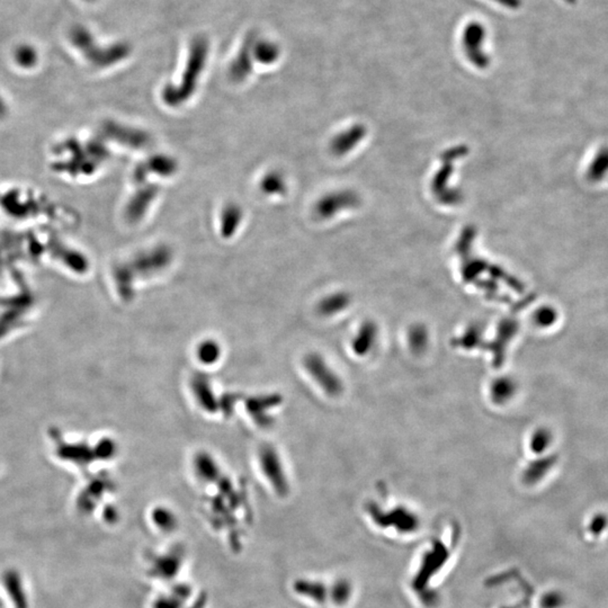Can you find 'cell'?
Segmentation results:
<instances>
[{
    "label": "cell",
    "mask_w": 608,
    "mask_h": 608,
    "mask_svg": "<svg viewBox=\"0 0 608 608\" xmlns=\"http://www.w3.org/2000/svg\"><path fill=\"white\" fill-rule=\"evenodd\" d=\"M193 464H194L195 472L204 481H214L218 479L220 474L219 465L210 453H198L195 455Z\"/></svg>",
    "instance_id": "cell-14"
},
{
    "label": "cell",
    "mask_w": 608,
    "mask_h": 608,
    "mask_svg": "<svg viewBox=\"0 0 608 608\" xmlns=\"http://www.w3.org/2000/svg\"><path fill=\"white\" fill-rule=\"evenodd\" d=\"M207 54L209 42L207 39L196 37L191 45V53L182 81L178 85H168L162 92V99L168 106L177 107L183 105V103L192 96L207 63Z\"/></svg>",
    "instance_id": "cell-1"
},
{
    "label": "cell",
    "mask_w": 608,
    "mask_h": 608,
    "mask_svg": "<svg viewBox=\"0 0 608 608\" xmlns=\"http://www.w3.org/2000/svg\"><path fill=\"white\" fill-rule=\"evenodd\" d=\"M144 164L147 166L148 171H153L155 174L160 175L162 177L173 176L178 169L176 160L165 155L150 157V159Z\"/></svg>",
    "instance_id": "cell-17"
},
{
    "label": "cell",
    "mask_w": 608,
    "mask_h": 608,
    "mask_svg": "<svg viewBox=\"0 0 608 608\" xmlns=\"http://www.w3.org/2000/svg\"><path fill=\"white\" fill-rule=\"evenodd\" d=\"M282 402L279 394H261L250 397L246 400V409L252 419L261 427H270L273 423V418L268 415L270 410L277 407Z\"/></svg>",
    "instance_id": "cell-6"
},
{
    "label": "cell",
    "mask_w": 608,
    "mask_h": 608,
    "mask_svg": "<svg viewBox=\"0 0 608 608\" xmlns=\"http://www.w3.org/2000/svg\"><path fill=\"white\" fill-rule=\"evenodd\" d=\"M222 348L214 339H205L196 347V357L204 365H213L221 358Z\"/></svg>",
    "instance_id": "cell-16"
},
{
    "label": "cell",
    "mask_w": 608,
    "mask_h": 608,
    "mask_svg": "<svg viewBox=\"0 0 608 608\" xmlns=\"http://www.w3.org/2000/svg\"><path fill=\"white\" fill-rule=\"evenodd\" d=\"M258 461L261 465L263 474L266 476L279 496H285L288 492V483L284 467H283L282 458L275 447L270 444H265L259 449L258 452Z\"/></svg>",
    "instance_id": "cell-2"
},
{
    "label": "cell",
    "mask_w": 608,
    "mask_h": 608,
    "mask_svg": "<svg viewBox=\"0 0 608 608\" xmlns=\"http://www.w3.org/2000/svg\"><path fill=\"white\" fill-rule=\"evenodd\" d=\"M281 50L275 43L270 41H258L252 48V55L258 62L272 64L279 59Z\"/></svg>",
    "instance_id": "cell-18"
},
{
    "label": "cell",
    "mask_w": 608,
    "mask_h": 608,
    "mask_svg": "<svg viewBox=\"0 0 608 608\" xmlns=\"http://www.w3.org/2000/svg\"><path fill=\"white\" fill-rule=\"evenodd\" d=\"M3 602H1V600H0V608H3Z\"/></svg>",
    "instance_id": "cell-25"
},
{
    "label": "cell",
    "mask_w": 608,
    "mask_h": 608,
    "mask_svg": "<svg viewBox=\"0 0 608 608\" xmlns=\"http://www.w3.org/2000/svg\"><path fill=\"white\" fill-rule=\"evenodd\" d=\"M568 1H570V0H568Z\"/></svg>",
    "instance_id": "cell-27"
},
{
    "label": "cell",
    "mask_w": 608,
    "mask_h": 608,
    "mask_svg": "<svg viewBox=\"0 0 608 608\" xmlns=\"http://www.w3.org/2000/svg\"><path fill=\"white\" fill-rule=\"evenodd\" d=\"M171 259H173L171 249L166 245H160L149 252H142L137 256L126 268L132 276L134 273L140 274L141 276H149L168 267V265L171 264Z\"/></svg>",
    "instance_id": "cell-4"
},
{
    "label": "cell",
    "mask_w": 608,
    "mask_h": 608,
    "mask_svg": "<svg viewBox=\"0 0 608 608\" xmlns=\"http://www.w3.org/2000/svg\"><path fill=\"white\" fill-rule=\"evenodd\" d=\"M485 35V27L476 21H472L471 24L467 25L463 34V44L467 57L474 64L481 68L487 66L489 62L488 57L483 51Z\"/></svg>",
    "instance_id": "cell-5"
},
{
    "label": "cell",
    "mask_w": 608,
    "mask_h": 608,
    "mask_svg": "<svg viewBox=\"0 0 608 608\" xmlns=\"http://www.w3.org/2000/svg\"><path fill=\"white\" fill-rule=\"evenodd\" d=\"M191 389L198 405L209 414L219 411V398L213 391L210 379L203 373H195L191 379Z\"/></svg>",
    "instance_id": "cell-7"
},
{
    "label": "cell",
    "mask_w": 608,
    "mask_h": 608,
    "mask_svg": "<svg viewBox=\"0 0 608 608\" xmlns=\"http://www.w3.org/2000/svg\"><path fill=\"white\" fill-rule=\"evenodd\" d=\"M345 301L340 297H331L327 300L322 301L319 306V310L324 315H333L335 312L344 308Z\"/></svg>",
    "instance_id": "cell-21"
},
{
    "label": "cell",
    "mask_w": 608,
    "mask_h": 608,
    "mask_svg": "<svg viewBox=\"0 0 608 608\" xmlns=\"http://www.w3.org/2000/svg\"><path fill=\"white\" fill-rule=\"evenodd\" d=\"M153 519L156 521L157 524L160 525L164 528H171L175 523V517L169 510L166 508H157L153 512Z\"/></svg>",
    "instance_id": "cell-22"
},
{
    "label": "cell",
    "mask_w": 608,
    "mask_h": 608,
    "mask_svg": "<svg viewBox=\"0 0 608 608\" xmlns=\"http://www.w3.org/2000/svg\"><path fill=\"white\" fill-rule=\"evenodd\" d=\"M105 130L108 134L114 137L119 141L126 144V146H130V147L141 149V148L150 146L151 142H153L150 135L142 130L131 129L128 126H121L113 123L106 124Z\"/></svg>",
    "instance_id": "cell-10"
},
{
    "label": "cell",
    "mask_w": 608,
    "mask_h": 608,
    "mask_svg": "<svg viewBox=\"0 0 608 608\" xmlns=\"http://www.w3.org/2000/svg\"><path fill=\"white\" fill-rule=\"evenodd\" d=\"M303 366L318 385L326 391L327 394L335 397L340 393V380L321 355L317 353L308 354L303 360Z\"/></svg>",
    "instance_id": "cell-3"
},
{
    "label": "cell",
    "mask_w": 608,
    "mask_h": 608,
    "mask_svg": "<svg viewBox=\"0 0 608 608\" xmlns=\"http://www.w3.org/2000/svg\"><path fill=\"white\" fill-rule=\"evenodd\" d=\"M255 42V35L252 34V35L247 36V39L243 42V48L240 49L239 53L230 67V77L232 80L237 81V82L243 81L252 72V57H254L252 48H254Z\"/></svg>",
    "instance_id": "cell-9"
},
{
    "label": "cell",
    "mask_w": 608,
    "mask_h": 608,
    "mask_svg": "<svg viewBox=\"0 0 608 608\" xmlns=\"http://www.w3.org/2000/svg\"><path fill=\"white\" fill-rule=\"evenodd\" d=\"M238 401V394H225L219 398V410H221L225 416H230L234 412V407Z\"/></svg>",
    "instance_id": "cell-23"
},
{
    "label": "cell",
    "mask_w": 608,
    "mask_h": 608,
    "mask_svg": "<svg viewBox=\"0 0 608 608\" xmlns=\"http://www.w3.org/2000/svg\"><path fill=\"white\" fill-rule=\"evenodd\" d=\"M586 176L591 183H600L608 177V144L602 147L593 153L591 160L588 164Z\"/></svg>",
    "instance_id": "cell-12"
},
{
    "label": "cell",
    "mask_w": 608,
    "mask_h": 608,
    "mask_svg": "<svg viewBox=\"0 0 608 608\" xmlns=\"http://www.w3.org/2000/svg\"><path fill=\"white\" fill-rule=\"evenodd\" d=\"M86 1H93V0H86Z\"/></svg>",
    "instance_id": "cell-26"
},
{
    "label": "cell",
    "mask_w": 608,
    "mask_h": 608,
    "mask_svg": "<svg viewBox=\"0 0 608 608\" xmlns=\"http://www.w3.org/2000/svg\"><path fill=\"white\" fill-rule=\"evenodd\" d=\"M3 586L15 608H28V600L19 573L15 570L6 571L3 575Z\"/></svg>",
    "instance_id": "cell-11"
},
{
    "label": "cell",
    "mask_w": 608,
    "mask_h": 608,
    "mask_svg": "<svg viewBox=\"0 0 608 608\" xmlns=\"http://www.w3.org/2000/svg\"><path fill=\"white\" fill-rule=\"evenodd\" d=\"M243 218L241 209L237 204H229L222 211L221 232L223 237L230 238L236 232Z\"/></svg>",
    "instance_id": "cell-15"
},
{
    "label": "cell",
    "mask_w": 608,
    "mask_h": 608,
    "mask_svg": "<svg viewBox=\"0 0 608 608\" xmlns=\"http://www.w3.org/2000/svg\"><path fill=\"white\" fill-rule=\"evenodd\" d=\"M261 191L265 194L279 195L283 194L286 191L285 178L279 171H270L265 175L261 183Z\"/></svg>",
    "instance_id": "cell-19"
},
{
    "label": "cell",
    "mask_w": 608,
    "mask_h": 608,
    "mask_svg": "<svg viewBox=\"0 0 608 608\" xmlns=\"http://www.w3.org/2000/svg\"><path fill=\"white\" fill-rule=\"evenodd\" d=\"M141 186L142 189L135 193L126 207V216L131 222L140 221L159 194V189L155 184H144Z\"/></svg>",
    "instance_id": "cell-8"
},
{
    "label": "cell",
    "mask_w": 608,
    "mask_h": 608,
    "mask_svg": "<svg viewBox=\"0 0 608 608\" xmlns=\"http://www.w3.org/2000/svg\"><path fill=\"white\" fill-rule=\"evenodd\" d=\"M503 7L510 9H517L521 7V0H494Z\"/></svg>",
    "instance_id": "cell-24"
},
{
    "label": "cell",
    "mask_w": 608,
    "mask_h": 608,
    "mask_svg": "<svg viewBox=\"0 0 608 608\" xmlns=\"http://www.w3.org/2000/svg\"><path fill=\"white\" fill-rule=\"evenodd\" d=\"M70 39L77 48L80 49V51L85 52L87 58H89L90 61L96 57L99 50H101V48H97L95 45L93 35L85 26L77 25V26L72 27V30L70 31Z\"/></svg>",
    "instance_id": "cell-13"
},
{
    "label": "cell",
    "mask_w": 608,
    "mask_h": 608,
    "mask_svg": "<svg viewBox=\"0 0 608 608\" xmlns=\"http://www.w3.org/2000/svg\"><path fill=\"white\" fill-rule=\"evenodd\" d=\"M15 60L19 66L28 68V67L34 66L37 61V52L31 45H21L16 49Z\"/></svg>",
    "instance_id": "cell-20"
}]
</instances>
